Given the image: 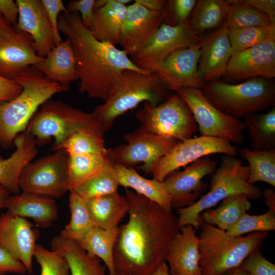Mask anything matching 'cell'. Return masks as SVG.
<instances>
[{
  "instance_id": "2",
  "label": "cell",
  "mask_w": 275,
  "mask_h": 275,
  "mask_svg": "<svg viewBox=\"0 0 275 275\" xmlns=\"http://www.w3.org/2000/svg\"><path fill=\"white\" fill-rule=\"evenodd\" d=\"M58 29L70 40L79 80V91L91 98L105 101L124 70L152 73L136 66L123 50L96 39L83 24L77 12L67 10L61 13L58 17Z\"/></svg>"
},
{
  "instance_id": "46",
  "label": "cell",
  "mask_w": 275,
  "mask_h": 275,
  "mask_svg": "<svg viewBox=\"0 0 275 275\" xmlns=\"http://www.w3.org/2000/svg\"><path fill=\"white\" fill-rule=\"evenodd\" d=\"M47 12L53 33L55 45L62 41L58 29V17L60 13L68 10L62 0H42Z\"/></svg>"
},
{
  "instance_id": "18",
  "label": "cell",
  "mask_w": 275,
  "mask_h": 275,
  "mask_svg": "<svg viewBox=\"0 0 275 275\" xmlns=\"http://www.w3.org/2000/svg\"><path fill=\"white\" fill-rule=\"evenodd\" d=\"M225 75L236 80L275 76V40L266 41L246 49L232 52Z\"/></svg>"
},
{
  "instance_id": "25",
  "label": "cell",
  "mask_w": 275,
  "mask_h": 275,
  "mask_svg": "<svg viewBox=\"0 0 275 275\" xmlns=\"http://www.w3.org/2000/svg\"><path fill=\"white\" fill-rule=\"evenodd\" d=\"M45 77L59 83L62 91H68L78 80L73 49L70 39L62 40L38 64L33 66Z\"/></svg>"
},
{
  "instance_id": "48",
  "label": "cell",
  "mask_w": 275,
  "mask_h": 275,
  "mask_svg": "<svg viewBox=\"0 0 275 275\" xmlns=\"http://www.w3.org/2000/svg\"><path fill=\"white\" fill-rule=\"evenodd\" d=\"M26 269L23 264L0 246V275L8 273L24 274Z\"/></svg>"
},
{
  "instance_id": "24",
  "label": "cell",
  "mask_w": 275,
  "mask_h": 275,
  "mask_svg": "<svg viewBox=\"0 0 275 275\" xmlns=\"http://www.w3.org/2000/svg\"><path fill=\"white\" fill-rule=\"evenodd\" d=\"M15 150L10 156H0V184L11 193H19L18 180L23 169L37 155L38 143L35 138L26 130L15 138Z\"/></svg>"
},
{
  "instance_id": "10",
  "label": "cell",
  "mask_w": 275,
  "mask_h": 275,
  "mask_svg": "<svg viewBox=\"0 0 275 275\" xmlns=\"http://www.w3.org/2000/svg\"><path fill=\"white\" fill-rule=\"evenodd\" d=\"M67 160V153L60 149L30 162L20 175V190L52 198L63 196L69 191Z\"/></svg>"
},
{
  "instance_id": "12",
  "label": "cell",
  "mask_w": 275,
  "mask_h": 275,
  "mask_svg": "<svg viewBox=\"0 0 275 275\" xmlns=\"http://www.w3.org/2000/svg\"><path fill=\"white\" fill-rule=\"evenodd\" d=\"M176 93L191 111L201 135L227 139L233 144L243 142L246 130L243 122L221 112L201 90L183 88Z\"/></svg>"
},
{
  "instance_id": "50",
  "label": "cell",
  "mask_w": 275,
  "mask_h": 275,
  "mask_svg": "<svg viewBox=\"0 0 275 275\" xmlns=\"http://www.w3.org/2000/svg\"><path fill=\"white\" fill-rule=\"evenodd\" d=\"M19 8L13 0H0V15L15 28L17 24Z\"/></svg>"
},
{
  "instance_id": "43",
  "label": "cell",
  "mask_w": 275,
  "mask_h": 275,
  "mask_svg": "<svg viewBox=\"0 0 275 275\" xmlns=\"http://www.w3.org/2000/svg\"><path fill=\"white\" fill-rule=\"evenodd\" d=\"M34 256L40 265V275H69L68 262L59 253L36 244Z\"/></svg>"
},
{
  "instance_id": "19",
  "label": "cell",
  "mask_w": 275,
  "mask_h": 275,
  "mask_svg": "<svg viewBox=\"0 0 275 275\" xmlns=\"http://www.w3.org/2000/svg\"><path fill=\"white\" fill-rule=\"evenodd\" d=\"M31 36L24 31L0 34V75L14 80L24 69L39 63Z\"/></svg>"
},
{
  "instance_id": "45",
  "label": "cell",
  "mask_w": 275,
  "mask_h": 275,
  "mask_svg": "<svg viewBox=\"0 0 275 275\" xmlns=\"http://www.w3.org/2000/svg\"><path fill=\"white\" fill-rule=\"evenodd\" d=\"M250 275H275V265L258 250L249 255L238 267Z\"/></svg>"
},
{
  "instance_id": "54",
  "label": "cell",
  "mask_w": 275,
  "mask_h": 275,
  "mask_svg": "<svg viewBox=\"0 0 275 275\" xmlns=\"http://www.w3.org/2000/svg\"><path fill=\"white\" fill-rule=\"evenodd\" d=\"M10 193L8 189L0 184V210L6 208Z\"/></svg>"
},
{
  "instance_id": "32",
  "label": "cell",
  "mask_w": 275,
  "mask_h": 275,
  "mask_svg": "<svg viewBox=\"0 0 275 275\" xmlns=\"http://www.w3.org/2000/svg\"><path fill=\"white\" fill-rule=\"evenodd\" d=\"M119 228L106 230L94 226L76 242L89 255L101 259L109 275H116L113 252Z\"/></svg>"
},
{
  "instance_id": "51",
  "label": "cell",
  "mask_w": 275,
  "mask_h": 275,
  "mask_svg": "<svg viewBox=\"0 0 275 275\" xmlns=\"http://www.w3.org/2000/svg\"><path fill=\"white\" fill-rule=\"evenodd\" d=\"M244 2L259 12L275 18L274 0H244Z\"/></svg>"
},
{
  "instance_id": "20",
  "label": "cell",
  "mask_w": 275,
  "mask_h": 275,
  "mask_svg": "<svg viewBox=\"0 0 275 275\" xmlns=\"http://www.w3.org/2000/svg\"><path fill=\"white\" fill-rule=\"evenodd\" d=\"M127 6L120 43L131 57L137 53L162 23V10L148 9L136 0Z\"/></svg>"
},
{
  "instance_id": "39",
  "label": "cell",
  "mask_w": 275,
  "mask_h": 275,
  "mask_svg": "<svg viewBox=\"0 0 275 275\" xmlns=\"http://www.w3.org/2000/svg\"><path fill=\"white\" fill-rule=\"evenodd\" d=\"M106 160V156L68 155L69 191L74 190L84 181L98 172Z\"/></svg>"
},
{
  "instance_id": "56",
  "label": "cell",
  "mask_w": 275,
  "mask_h": 275,
  "mask_svg": "<svg viewBox=\"0 0 275 275\" xmlns=\"http://www.w3.org/2000/svg\"><path fill=\"white\" fill-rule=\"evenodd\" d=\"M150 275H172L169 271V267L166 261L163 262L159 267Z\"/></svg>"
},
{
  "instance_id": "44",
  "label": "cell",
  "mask_w": 275,
  "mask_h": 275,
  "mask_svg": "<svg viewBox=\"0 0 275 275\" xmlns=\"http://www.w3.org/2000/svg\"><path fill=\"white\" fill-rule=\"evenodd\" d=\"M197 1L195 0H170L162 10V23L176 26L185 22L189 17Z\"/></svg>"
},
{
  "instance_id": "35",
  "label": "cell",
  "mask_w": 275,
  "mask_h": 275,
  "mask_svg": "<svg viewBox=\"0 0 275 275\" xmlns=\"http://www.w3.org/2000/svg\"><path fill=\"white\" fill-rule=\"evenodd\" d=\"M238 152L249 163L250 184L263 182L275 186V149L256 151L243 148Z\"/></svg>"
},
{
  "instance_id": "21",
  "label": "cell",
  "mask_w": 275,
  "mask_h": 275,
  "mask_svg": "<svg viewBox=\"0 0 275 275\" xmlns=\"http://www.w3.org/2000/svg\"><path fill=\"white\" fill-rule=\"evenodd\" d=\"M19 15L15 30L24 31L33 38L38 56L46 57L54 48L52 29L42 0H17Z\"/></svg>"
},
{
  "instance_id": "53",
  "label": "cell",
  "mask_w": 275,
  "mask_h": 275,
  "mask_svg": "<svg viewBox=\"0 0 275 275\" xmlns=\"http://www.w3.org/2000/svg\"><path fill=\"white\" fill-rule=\"evenodd\" d=\"M265 203L268 210L275 213V190L271 188H266L262 192Z\"/></svg>"
},
{
  "instance_id": "33",
  "label": "cell",
  "mask_w": 275,
  "mask_h": 275,
  "mask_svg": "<svg viewBox=\"0 0 275 275\" xmlns=\"http://www.w3.org/2000/svg\"><path fill=\"white\" fill-rule=\"evenodd\" d=\"M252 150L275 149V107L265 114L252 113L243 117Z\"/></svg>"
},
{
  "instance_id": "16",
  "label": "cell",
  "mask_w": 275,
  "mask_h": 275,
  "mask_svg": "<svg viewBox=\"0 0 275 275\" xmlns=\"http://www.w3.org/2000/svg\"><path fill=\"white\" fill-rule=\"evenodd\" d=\"M187 166L182 171L171 173L162 181L172 208L177 209L193 204L205 191L207 185L202 179L215 172L216 162L207 156Z\"/></svg>"
},
{
  "instance_id": "17",
  "label": "cell",
  "mask_w": 275,
  "mask_h": 275,
  "mask_svg": "<svg viewBox=\"0 0 275 275\" xmlns=\"http://www.w3.org/2000/svg\"><path fill=\"white\" fill-rule=\"evenodd\" d=\"M39 231L25 218L8 211L0 216V246L33 272L32 258Z\"/></svg>"
},
{
  "instance_id": "40",
  "label": "cell",
  "mask_w": 275,
  "mask_h": 275,
  "mask_svg": "<svg viewBox=\"0 0 275 275\" xmlns=\"http://www.w3.org/2000/svg\"><path fill=\"white\" fill-rule=\"evenodd\" d=\"M64 149L68 155H96L106 156L103 134L88 131L76 132L67 139L59 149Z\"/></svg>"
},
{
  "instance_id": "36",
  "label": "cell",
  "mask_w": 275,
  "mask_h": 275,
  "mask_svg": "<svg viewBox=\"0 0 275 275\" xmlns=\"http://www.w3.org/2000/svg\"><path fill=\"white\" fill-rule=\"evenodd\" d=\"M230 7L222 25L228 30L275 25V18L259 12L244 1H228Z\"/></svg>"
},
{
  "instance_id": "4",
  "label": "cell",
  "mask_w": 275,
  "mask_h": 275,
  "mask_svg": "<svg viewBox=\"0 0 275 275\" xmlns=\"http://www.w3.org/2000/svg\"><path fill=\"white\" fill-rule=\"evenodd\" d=\"M249 175L248 166L243 165L240 159L225 155L212 174L209 191L193 204L177 209L179 228L191 225L198 230L203 223L201 213L230 196L242 194L250 200L261 198V190L248 182Z\"/></svg>"
},
{
  "instance_id": "13",
  "label": "cell",
  "mask_w": 275,
  "mask_h": 275,
  "mask_svg": "<svg viewBox=\"0 0 275 275\" xmlns=\"http://www.w3.org/2000/svg\"><path fill=\"white\" fill-rule=\"evenodd\" d=\"M237 148L228 140L201 135L179 141L154 166L153 179L162 182L171 173L182 167L210 154L222 153L236 156Z\"/></svg>"
},
{
  "instance_id": "7",
  "label": "cell",
  "mask_w": 275,
  "mask_h": 275,
  "mask_svg": "<svg viewBox=\"0 0 275 275\" xmlns=\"http://www.w3.org/2000/svg\"><path fill=\"white\" fill-rule=\"evenodd\" d=\"M200 90L216 108L238 119L272 107L275 102L274 84L262 77L248 79L238 84L212 81L204 84Z\"/></svg>"
},
{
  "instance_id": "28",
  "label": "cell",
  "mask_w": 275,
  "mask_h": 275,
  "mask_svg": "<svg viewBox=\"0 0 275 275\" xmlns=\"http://www.w3.org/2000/svg\"><path fill=\"white\" fill-rule=\"evenodd\" d=\"M94 226L106 230L118 225L128 212V204L125 196L118 191L86 200Z\"/></svg>"
},
{
  "instance_id": "37",
  "label": "cell",
  "mask_w": 275,
  "mask_h": 275,
  "mask_svg": "<svg viewBox=\"0 0 275 275\" xmlns=\"http://www.w3.org/2000/svg\"><path fill=\"white\" fill-rule=\"evenodd\" d=\"M119 186L113 163L107 158L105 163L98 172L73 190L87 200L117 192Z\"/></svg>"
},
{
  "instance_id": "3",
  "label": "cell",
  "mask_w": 275,
  "mask_h": 275,
  "mask_svg": "<svg viewBox=\"0 0 275 275\" xmlns=\"http://www.w3.org/2000/svg\"><path fill=\"white\" fill-rule=\"evenodd\" d=\"M14 80L22 87V91L12 100L0 103V145L5 148L26 130L40 106L63 92L59 83L46 78L33 66L26 68Z\"/></svg>"
},
{
  "instance_id": "41",
  "label": "cell",
  "mask_w": 275,
  "mask_h": 275,
  "mask_svg": "<svg viewBox=\"0 0 275 275\" xmlns=\"http://www.w3.org/2000/svg\"><path fill=\"white\" fill-rule=\"evenodd\" d=\"M233 52L240 51L260 43L275 40V25L229 30Z\"/></svg>"
},
{
  "instance_id": "11",
  "label": "cell",
  "mask_w": 275,
  "mask_h": 275,
  "mask_svg": "<svg viewBox=\"0 0 275 275\" xmlns=\"http://www.w3.org/2000/svg\"><path fill=\"white\" fill-rule=\"evenodd\" d=\"M127 144L107 149L106 158L113 163L132 167L143 163L146 175L151 174L159 159L179 141L176 139L150 133L140 127L125 134Z\"/></svg>"
},
{
  "instance_id": "58",
  "label": "cell",
  "mask_w": 275,
  "mask_h": 275,
  "mask_svg": "<svg viewBox=\"0 0 275 275\" xmlns=\"http://www.w3.org/2000/svg\"><path fill=\"white\" fill-rule=\"evenodd\" d=\"M116 275H125V274H122V273H117Z\"/></svg>"
},
{
  "instance_id": "9",
  "label": "cell",
  "mask_w": 275,
  "mask_h": 275,
  "mask_svg": "<svg viewBox=\"0 0 275 275\" xmlns=\"http://www.w3.org/2000/svg\"><path fill=\"white\" fill-rule=\"evenodd\" d=\"M135 116L144 130L180 141L191 138L197 131L191 111L177 94L156 106L145 102Z\"/></svg>"
},
{
  "instance_id": "55",
  "label": "cell",
  "mask_w": 275,
  "mask_h": 275,
  "mask_svg": "<svg viewBox=\"0 0 275 275\" xmlns=\"http://www.w3.org/2000/svg\"><path fill=\"white\" fill-rule=\"evenodd\" d=\"M14 31V29L11 26V25L0 15V34H10Z\"/></svg>"
},
{
  "instance_id": "52",
  "label": "cell",
  "mask_w": 275,
  "mask_h": 275,
  "mask_svg": "<svg viewBox=\"0 0 275 275\" xmlns=\"http://www.w3.org/2000/svg\"><path fill=\"white\" fill-rule=\"evenodd\" d=\"M138 3L149 10L161 11L164 7L167 1L163 0H136Z\"/></svg>"
},
{
  "instance_id": "49",
  "label": "cell",
  "mask_w": 275,
  "mask_h": 275,
  "mask_svg": "<svg viewBox=\"0 0 275 275\" xmlns=\"http://www.w3.org/2000/svg\"><path fill=\"white\" fill-rule=\"evenodd\" d=\"M22 90V87L15 80L0 75V103L12 100L21 93Z\"/></svg>"
},
{
  "instance_id": "5",
  "label": "cell",
  "mask_w": 275,
  "mask_h": 275,
  "mask_svg": "<svg viewBox=\"0 0 275 275\" xmlns=\"http://www.w3.org/2000/svg\"><path fill=\"white\" fill-rule=\"evenodd\" d=\"M201 227L199 238L202 275H223L238 268L269 236L268 232H258L234 237L205 222Z\"/></svg>"
},
{
  "instance_id": "31",
  "label": "cell",
  "mask_w": 275,
  "mask_h": 275,
  "mask_svg": "<svg viewBox=\"0 0 275 275\" xmlns=\"http://www.w3.org/2000/svg\"><path fill=\"white\" fill-rule=\"evenodd\" d=\"M251 207L250 199L245 195H233L222 200L216 208L203 211L201 217L203 222L227 231L236 224Z\"/></svg>"
},
{
  "instance_id": "6",
  "label": "cell",
  "mask_w": 275,
  "mask_h": 275,
  "mask_svg": "<svg viewBox=\"0 0 275 275\" xmlns=\"http://www.w3.org/2000/svg\"><path fill=\"white\" fill-rule=\"evenodd\" d=\"M166 87L153 73L144 74L133 70L123 71L111 90L106 100L93 113L101 130L111 129L115 120L143 101L152 106L160 104Z\"/></svg>"
},
{
  "instance_id": "27",
  "label": "cell",
  "mask_w": 275,
  "mask_h": 275,
  "mask_svg": "<svg viewBox=\"0 0 275 275\" xmlns=\"http://www.w3.org/2000/svg\"><path fill=\"white\" fill-rule=\"evenodd\" d=\"M127 7L118 0H106L102 7L94 9L93 22L89 29L93 36L102 42L119 44Z\"/></svg>"
},
{
  "instance_id": "57",
  "label": "cell",
  "mask_w": 275,
  "mask_h": 275,
  "mask_svg": "<svg viewBox=\"0 0 275 275\" xmlns=\"http://www.w3.org/2000/svg\"><path fill=\"white\" fill-rule=\"evenodd\" d=\"M223 275H250L248 273L240 269L239 268L230 270Z\"/></svg>"
},
{
  "instance_id": "15",
  "label": "cell",
  "mask_w": 275,
  "mask_h": 275,
  "mask_svg": "<svg viewBox=\"0 0 275 275\" xmlns=\"http://www.w3.org/2000/svg\"><path fill=\"white\" fill-rule=\"evenodd\" d=\"M201 40V39H200ZM201 41L177 50L152 70L166 88L175 91L181 88L201 89L204 82L198 71Z\"/></svg>"
},
{
  "instance_id": "14",
  "label": "cell",
  "mask_w": 275,
  "mask_h": 275,
  "mask_svg": "<svg viewBox=\"0 0 275 275\" xmlns=\"http://www.w3.org/2000/svg\"><path fill=\"white\" fill-rule=\"evenodd\" d=\"M200 39L188 19L171 26L162 23L144 46L131 60L138 68L149 72L173 52L199 42Z\"/></svg>"
},
{
  "instance_id": "23",
  "label": "cell",
  "mask_w": 275,
  "mask_h": 275,
  "mask_svg": "<svg viewBox=\"0 0 275 275\" xmlns=\"http://www.w3.org/2000/svg\"><path fill=\"white\" fill-rule=\"evenodd\" d=\"M191 225L179 228L166 257L172 275H202L199 262L200 240Z\"/></svg>"
},
{
  "instance_id": "30",
  "label": "cell",
  "mask_w": 275,
  "mask_h": 275,
  "mask_svg": "<svg viewBox=\"0 0 275 275\" xmlns=\"http://www.w3.org/2000/svg\"><path fill=\"white\" fill-rule=\"evenodd\" d=\"M51 250L64 257L71 275H106L100 259L89 255L74 241L60 235L51 240Z\"/></svg>"
},
{
  "instance_id": "42",
  "label": "cell",
  "mask_w": 275,
  "mask_h": 275,
  "mask_svg": "<svg viewBox=\"0 0 275 275\" xmlns=\"http://www.w3.org/2000/svg\"><path fill=\"white\" fill-rule=\"evenodd\" d=\"M275 230V213L269 210L260 215L245 213L238 222L227 231L234 237L241 236L248 233L268 232Z\"/></svg>"
},
{
  "instance_id": "34",
  "label": "cell",
  "mask_w": 275,
  "mask_h": 275,
  "mask_svg": "<svg viewBox=\"0 0 275 275\" xmlns=\"http://www.w3.org/2000/svg\"><path fill=\"white\" fill-rule=\"evenodd\" d=\"M230 3L224 0H199L188 18L197 34L222 26L229 11Z\"/></svg>"
},
{
  "instance_id": "29",
  "label": "cell",
  "mask_w": 275,
  "mask_h": 275,
  "mask_svg": "<svg viewBox=\"0 0 275 275\" xmlns=\"http://www.w3.org/2000/svg\"><path fill=\"white\" fill-rule=\"evenodd\" d=\"M113 165L120 186L126 188H131L136 193L172 211L171 198L163 182L144 178L132 167H126L117 163H113Z\"/></svg>"
},
{
  "instance_id": "38",
  "label": "cell",
  "mask_w": 275,
  "mask_h": 275,
  "mask_svg": "<svg viewBox=\"0 0 275 275\" xmlns=\"http://www.w3.org/2000/svg\"><path fill=\"white\" fill-rule=\"evenodd\" d=\"M69 191V205L71 218L69 223L61 232L60 235L77 242L94 226L91 219L86 200L74 190Z\"/></svg>"
},
{
  "instance_id": "1",
  "label": "cell",
  "mask_w": 275,
  "mask_h": 275,
  "mask_svg": "<svg viewBox=\"0 0 275 275\" xmlns=\"http://www.w3.org/2000/svg\"><path fill=\"white\" fill-rule=\"evenodd\" d=\"M128 220L119 228L113 256L117 273L150 275L164 261L179 232L177 218L150 199L125 189Z\"/></svg>"
},
{
  "instance_id": "47",
  "label": "cell",
  "mask_w": 275,
  "mask_h": 275,
  "mask_svg": "<svg viewBox=\"0 0 275 275\" xmlns=\"http://www.w3.org/2000/svg\"><path fill=\"white\" fill-rule=\"evenodd\" d=\"M95 0H74L70 1L67 6L70 12H79L83 24L90 29L94 19Z\"/></svg>"
},
{
  "instance_id": "8",
  "label": "cell",
  "mask_w": 275,
  "mask_h": 275,
  "mask_svg": "<svg viewBox=\"0 0 275 275\" xmlns=\"http://www.w3.org/2000/svg\"><path fill=\"white\" fill-rule=\"evenodd\" d=\"M26 130L36 140L38 145L54 140L52 150L59 149L71 135L82 131L103 134L93 113H86L62 100H48L43 103L30 120Z\"/></svg>"
},
{
  "instance_id": "22",
  "label": "cell",
  "mask_w": 275,
  "mask_h": 275,
  "mask_svg": "<svg viewBox=\"0 0 275 275\" xmlns=\"http://www.w3.org/2000/svg\"><path fill=\"white\" fill-rule=\"evenodd\" d=\"M201 55L198 66L205 84L225 75L232 54L229 30L222 26L201 39Z\"/></svg>"
},
{
  "instance_id": "26",
  "label": "cell",
  "mask_w": 275,
  "mask_h": 275,
  "mask_svg": "<svg viewBox=\"0 0 275 275\" xmlns=\"http://www.w3.org/2000/svg\"><path fill=\"white\" fill-rule=\"evenodd\" d=\"M6 208L12 215L32 218L42 228L50 226L58 216V207L52 198L23 192L10 196Z\"/></svg>"
}]
</instances>
